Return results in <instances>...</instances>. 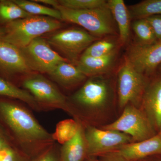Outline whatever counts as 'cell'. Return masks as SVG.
Here are the masks:
<instances>
[{"label":"cell","mask_w":161,"mask_h":161,"mask_svg":"<svg viewBox=\"0 0 161 161\" xmlns=\"http://www.w3.org/2000/svg\"><path fill=\"white\" fill-rule=\"evenodd\" d=\"M23 103L14 98L0 97V125L13 143L33 159L56 142L52 133Z\"/></svg>","instance_id":"obj_1"},{"label":"cell","mask_w":161,"mask_h":161,"mask_svg":"<svg viewBox=\"0 0 161 161\" xmlns=\"http://www.w3.org/2000/svg\"><path fill=\"white\" fill-rule=\"evenodd\" d=\"M113 98L111 84L99 76L86 80L68 99L76 119L86 124L93 116L107 109Z\"/></svg>","instance_id":"obj_2"},{"label":"cell","mask_w":161,"mask_h":161,"mask_svg":"<svg viewBox=\"0 0 161 161\" xmlns=\"http://www.w3.org/2000/svg\"><path fill=\"white\" fill-rule=\"evenodd\" d=\"M60 20L42 16L32 15L5 25L6 33L0 38L19 48L28 45L42 35L60 29Z\"/></svg>","instance_id":"obj_3"},{"label":"cell","mask_w":161,"mask_h":161,"mask_svg":"<svg viewBox=\"0 0 161 161\" xmlns=\"http://www.w3.org/2000/svg\"><path fill=\"white\" fill-rule=\"evenodd\" d=\"M22 88L35 98L42 111L56 109L63 110L74 119L76 115L68 98L51 80L41 74H31L20 80Z\"/></svg>","instance_id":"obj_4"},{"label":"cell","mask_w":161,"mask_h":161,"mask_svg":"<svg viewBox=\"0 0 161 161\" xmlns=\"http://www.w3.org/2000/svg\"><path fill=\"white\" fill-rule=\"evenodd\" d=\"M62 20L82 26L92 36H102L114 34V19L108 5L105 7L84 10H72L59 6Z\"/></svg>","instance_id":"obj_5"},{"label":"cell","mask_w":161,"mask_h":161,"mask_svg":"<svg viewBox=\"0 0 161 161\" xmlns=\"http://www.w3.org/2000/svg\"><path fill=\"white\" fill-rule=\"evenodd\" d=\"M119 118L102 129L123 132L132 137L133 142L150 138L157 133L145 112L140 108L127 105Z\"/></svg>","instance_id":"obj_6"},{"label":"cell","mask_w":161,"mask_h":161,"mask_svg":"<svg viewBox=\"0 0 161 161\" xmlns=\"http://www.w3.org/2000/svg\"><path fill=\"white\" fill-rule=\"evenodd\" d=\"M149 78L135 70L125 60L117 75L118 104L120 108L129 104L140 108Z\"/></svg>","instance_id":"obj_7"},{"label":"cell","mask_w":161,"mask_h":161,"mask_svg":"<svg viewBox=\"0 0 161 161\" xmlns=\"http://www.w3.org/2000/svg\"><path fill=\"white\" fill-rule=\"evenodd\" d=\"M84 125L87 158L118 150L125 145L133 142L131 136L123 132L99 129L90 124H84Z\"/></svg>","instance_id":"obj_8"},{"label":"cell","mask_w":161,"mask_h":161,"mask_svg":"<svg viewBox=\"0 0 161 161\" xmlns=\"http://www.w3.org/2000/svg\"><path fill=\"white\" fill-rule=\"evenodd\" d=\"M20 49L32 72L39 74L48 75L60 62L68 60L54 50L48 42L41 37Z\"/></svg>","instance_id":"obj_9"},{"label":"cell","mask_w":161,"mask_h":161,"mask_svg":"<svg viewBox=\"0 0 161 161\" xmlns=\"http://www.w3.org/2000/svg\"><path fill=\"white\" fill-rule=\"evenodd\" d=\"M96 40V37L87 31L71 28L52 35L47 42L66 56L67 59L75 60Z\"/></svg>","instance_id":"obj_10"},{"label":"cell","mask_w":161,"mask_h":161,"mask_svg":"<svg viewBox=\"0 0 161 161\" xmlns=\"http://www.w3.org/2000/svg\"><path fill=\"white\" fill-rule=\"evenodd\" d=\"M125 60L136 71L150 78L155 75L161 64V41L150 44H132Z\"/></svg>","instance_id":"obj_11"},{"label":"cell","mask_w":161,"mask_h":161,"mask_svg":"<svg viewBox=\"0 0 161 161\" xmlns=\"http://www.w3.org/2000/svg\"><path fill=\"white\" fill-rule=\"evenodd\" d=\"M31 72L20 48L0 39V78L18 86V78Z\"/></svg>","instance_id":"obj_12"},{"label":"cell","mask_w":161,"mask_h":161,"mask_svg":"<svg viewBox=\"0 0 161 161\" xmlns=\"http://www.w3.org/2000/svg\"><path fill=\"white\" fill-rule=\"evenodd\" d=\"M155 75L148 80L140 108L158 133L161 131V75Z\"/></svg>","instance_id":"obj_13"},{"label":"cell","mask_w":161,"mask_h":161,"mask_svg":"<svg viewBox=\"0 0 161 161\" xmlns=\"http://www.w3.org/2000/svg\"><path fill=\"white\" fill-rule=\"evenodd\" d=\"M118 151L131 161H142L151 157L161 155V131L145 140L125 145Z\"/></svg>","instance_id":"obj_14"},{"label":"cell","mask_w":161,"mask_h":161,"mask_svg":"<svg viewBox=\"0 0 161 161\" xmlns=\"http://www.w3.org/2000/svg\"><path fill=\"white\" fill-rule=\"evenodd\" d=\"M48 75L54 82L66 89L82 83L87 78L78 67L69 63L68 60L60 62Z\"/></svg>","instance_id":"obj_15"},{"label":"cell","mask_w":161,"mask_h":161,"mask_svg":"<svg viewBox=\"0 0 161 161\" xmlns=\"http://www.w3.org/2000/svg\"><path fill=\"white\" fill-rule=\"evenodd\" d=\"M60 161H85L87 158L84 125L81 121L75 136L60 147Z\"/></svg>","instance_id":"obj_16"},{"label":"cell","mask_w":161,"mask_h":161,"mask_svg":"<svg viewBox=\"0 0 161 161\" xmlns=\"http://www.w3.org/2000/svg\"><path fill=\"white\" fill-rule=\"evenodd\" d=\"M116 53L103 57L81 55L77 67L87 77L101 76L109 71L115 64Z\"/></svg>","instance_id":"obj_17"},{"label":"cell","mask_w":161,"mask_h":161,"mask_svg":"<svg viewBox=\"0 0 161 161\" xmlns=\"http://www.w3.org/2000/svg\"><path fill=\"white\" fill-rule=\"evenodd\" d=\"M107 5L117 23L120 43L125 44L130 35L131 17L129 9L123 0H108Z\"/></svg>","instance_id":"obj_18"},{"label":"cell","mask_w":161,"mask_h":161,"mask_svg":"<svg viewBox=\"0 0 161 161\" xmlns=\"http://www.w3.org/2000/svg\"><path fill=\"white\" fill-rule=\"evenodd\" d=\"M0 97L14 98L22 102L33 110L41 111L35 98L26 90L0 78Z\"/></svg>","instance_id":"obj_19"},{"label":"cell","mask_w":161,"mask_h":161,"mask_svg":"<svg viewBox=\"0 0 161 161\" xmlns=\"http://www.w3.org/2000/svg\"><path fill=\"white\" fill-rule=\"evenodd\" d=\"M32 15L23 10L13 0H0L1 26H5L15 20Z\"/></svg>","instance_id":"obj_20"},{"label":"cell","mask_w":161,"mask_h":161,"mask_svg":"<svg viewBox=\"0 0 161 161\" xmlns=\"http://www.w3.org/2000/svg\"><path fill=\"white\" fill-rule=\"evenodd\" d=\"M130 17L136 19L161 15V0H145L130 6Z\"/></svg>","instance_id":"obj_21"},{"label":"cell","mask_w":161,"mask_h":161,"mask_svg":"<svg viewBox=\"0 0 161 161\" xmlns=\"http://www.w3.org/2000/svg\"><path fill=\"white\" fill-rule=\"evenodd\" d=\"M80 121L75 119L60 121L56 125L55 132L52 134L55 142L62 145L73 138L78 132Z\"/></svg>","instance_id":"obj_22"},{"label":"cell","mask_w":161,"mask_h":161,"mask_svg":"<svg viewBox=\"0 0 161 161\" xmlns=\"http://www.w3.org/2000/svg\"><path fill=\"white\" fill-rule=\"evenodd\" d=\"M14 3L26 12L33 15L42 16L62 20L61 14L58 9L50 8L47 6L36 3L33 1L13 0Z\"/></svg>","instance_id":"obj_23"},{"label":"cell","mask_w":161,"mask_h":161,"mask_svg":"<svg viewBox=\"0 0 161 161\" xmlns=\"http://www.w3.org/2000/svg\"><path fill=\"white\" fill-rule=\"evenodd\" d=\"M118 45L114 40L106 39L94 42L82 55L90 57H103L117 53Z\"/></svg>","instance_id":"obj_24"},{"label":"cell","mask_w":161,"mask_h":161,"mask_svg":"<svg viewBox=\"0 0 161 161\" xmlns=\"http://www.w3.org/2000/svg\"><path fill=\"white\" fill-rule=\"evenodd\" d=\"M132 28L138 38V43L150 44L158 42L152 27L146 19H136L132 24Z\"/></svg>","instance_id":"obj_25"},{"label":"cell","mask_w":161,"mask_h":161,"mask_svg":"<svg viewBox=\"0 0 161 161\" xmlns=\"http://www.w3.org/2000/svg\"><path fill=\"white\" fill-rule=\"evenodd\" d=\"M60 6L75 10L96 9L107 6L104 0H58Z\"/></svg>","instance_id":"obj_26"},{"label":"cell","mask_w":161,"mask_h":161,"mask_svg":"<svg viewBox=\"0 0 161 161\" xmlns=\"http://www.w3.org/2000/svg\"><path fill=\"white\" fill-rule=\"evenodd\" d=\"M32 159L14 145L0 151V161H31Z\"/></svg>","instance_id":"obj_27"},{"label":"cell","mask_w":161,"mask_h":161,"mask_svg":"<svg viewBox=\"0 0 161 161\" xmlns=\"http://www.w3.org/2000/svg\"><path fill=\"white\" fill-rule=\"evenodd\" d=\"M59 151L60 147L56 142L31 161H60Z\"/></svg>","instance_id":"obj_28"},{"label":"cell","mask_w":161,"mask_h":161,"mask_svg":"<svg viewBox=\"0 0 161 161\" xmlns=\"http://www.w3.org/2000/svg\"><path fill=\"white\" fill-rule=\"evenodd\" d=\"M152 27L158 41H161V15H156L146 18Z\"/></svg>","instance_id":"obj_29"},{"label":"cell","mask_w":161,"mask_h":161,"mask_svg":"<svg viewBox=\"0 0 161 161\" xmlns=\"http://www.w3.org/2000/svg\"><path fill=\"white\" fill-rule=\"evenodd\" d=\"M101 161H131L121 155L118 150L100 156Z\"/></svg>","instance_id":"obj_30"},{"label":"cell","mask_w":161,"mask_h":161,"mask_svg":"<svg viewBox=\"0 0 161 161\" xmlns=\"http://www.w3.org/2000/svg\"><path fill=\"white\" fill-rule=\"evenodd\" d=\"M13 145L14 144L3 127L0 125V151Z\"/></svg>","instance_id":"obj_31"},{"label":"cell","mask_w":161,"mask_h":161,"mask_svg":"<svg viewBox=\"0 0 161 161\" xmlns=\"http://www.w3.org/2000/svg\"><path fill=\"white\" fill-rule=\"evenodd\" d=\"M33 1L36 3H43L45 5L53 6L54 7L55 9L58 6H60L59 2L57 0H33Z\"/></svg>","instance_id":"obj_32"},{"label":"cell","mask_w":161,"mask_h":161,"mask_svg":"<svg viewBox=\"0 0 161 161\" xmlns=\"http://www.w3.org/2000/svg\"><path fill=\"white\" fill-rule=\"evenodd\" d=\"M144 161H161V155L155 156L151 157L146 159Z\"/></svg>","instance_id":"obj_33"},{"label":"cell","mask_w":161,"mask_h":161,"mask_svg":"<svg viewBox=\"0 0 161 161\" xmlns=\"http://www.w3.org/2000/svg\"><path fill=\"white\" fill-rule=\"evenodd\" d=\"M6 28L5 26H0V38L3 37L6 33Z\"/></svg>","instance_id":"obj_34"},{"label":"cell","mask_w":161,"mask_h":161,"mask_svg":"<svg viewBox=\"0 0 161 161\" xmlns=\"http://www.w3.org/2000/svg\"><path fill=\"white\" fill-rule=\"evenodd\" d=\"M85 161H101L100 159H98L95 157H90L86 159Z\"/></svg>","instance_id":"obj_35"},{"label":"cell","mask_w":161,"mask_h":161,"mask_svg":"<svg viewBox=\"0 0 161 161\" xmlns=\"http://www.w3.org/2000/svg\"><path fill=\"white\" fill-rule=\"evenodd\" d=\"M158 69L159 70V74L161 75V64L160 65Z\"/></svg>","instance_id":"obj_36"},{"label":"cell","mask_w":161,"mask_h":161,"mask_svg":"<svg viewBox=\"0 0 161 161\" xmlns=\"http://www.w3.org/2000/svg\"><path fill=\"white\" fill-rule=\"evenodd\" d=\"M160 132H161V131H160Z\"/></svg>","instance_id":"obj_37"}]
</instances>
